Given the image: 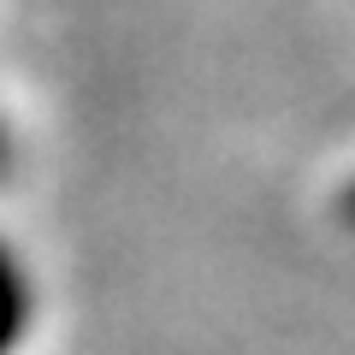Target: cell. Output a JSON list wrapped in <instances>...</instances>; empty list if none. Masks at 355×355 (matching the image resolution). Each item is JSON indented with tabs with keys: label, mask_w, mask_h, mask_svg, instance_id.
I'll use <instances>...</instances> for the list:
<instances>
[{
	"label": "cell",
	"mask_w": 355,
	"mask_h": 355,
	"mask_svg": "<svg viewBox=\"0 0 355 355\" xmlns=\"http://www.w3.org/2000/svg\"><path fill=\"white\" fill-rule=\"evenodd\" d=\"M24 320H30L24 272L12 266V254L0 249V355H12V349H18V338H24Z\"/></svg>",
	"instance_id": "cell-1"
},
{
	"label": "cell",
	"mask_w": 355,
	"mask_h": 355,
	"mask_svg": "<svg viewBox=\"0 0 355 355\" xmlns=\"http://www.w3.org/2000/svg\"><path fill=\"white\" fill-rule=\"evenodd\" d=\"M343 219H349V225H355V190L343 196Z\"/></svg>",
	"instance_id": "cell-2"
}]
</instances>
